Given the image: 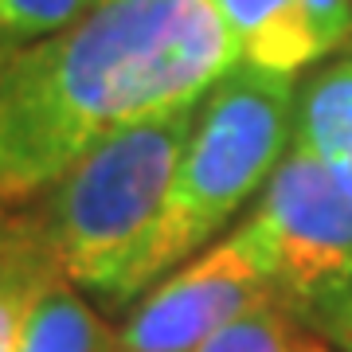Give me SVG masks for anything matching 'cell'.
I'll return each instance as SVG.
<instances>
[{
	"label": "cell",
	"mask_w": 352,
	"mask_h": 352,
	"mask_svg": "<svg viewBox=\"0 0 352 352\" xmlns=\"http://www.w3.org/2000/svg\"><path fill=\"white\" fill-rule=\"evenodd\" d=\"M239 63L212 0H102L0 59V208L36 200L94 145L200 102Z\"/></svg>",
	"instance_id": "1"
},
{
	"label": "cell",
	"mask_w": 352,
	"mask_h": 352,
	"mask_svg": "<svg viewBox=\"0 0 352 352\" xmlns=\"http://www.w3.org/2000/svg\"><path fill=\"white\" fill-rule=\"evenodd\" d=\"M196 106H176L106 138L32 200L63 278L110 309L153 286V239Z\"/></svg>",
	"instance_id": "2"
},
{
	"label": "cell",
	"mask_w": 352,
	"mask_h": 352,
	"mask_svg": "<svg viewBox=\"0 0 352 352\" xmlns=\"http://www.w3.org/2000/svg\"><path fill=\"white\" fill-rule=\"evenodd\" d=\"M294 75L235 63L204 94L153 239V282L196 254L243 204L266 188L294 141Z\"/></svg>",
	"instance_id": "3"
},
{
	"label": "cell",
	"mask_w": 352,
	"mask_h": 352,
	"mask_svg": "<svg viewBox=\"0 0 352 352\" xmlns=\"http://www.w3.org/2000/svg\"><path fill=\"white\" fill-rule=\"evenodd\" d=\"M243 231L274 298L302 325L352 298V200L298 133Z\"/></svg>",
	"instance_id": "4"
},
{
	"label": "cell",
	"mask_w": 352,
	"mask_h": 352,
	"mask_svg": "<svg viewBox=\"0 0 352 352\" xmlns=\"http://www.w3.org/2000/svg\"><path fill=\"white\" fill-rule=\"evenodd\" d=\"M270 294H274L270 278H266L247 231L235 227L227 239L188 258L176 274L161 278L129 309L126 325L118 329V349L196 352L227 321H235Z\"/></svg>",
	"instance_id": "5"
},
{
	"label": "cell",
	"mask_w": 352,
	"mask_h": 352,
	"mask_svg": "<svg viewBox=\"0 0 352 352\" xmlns=\"http://www.w3.org/2000/svg\"><path fill=\"white\" fill-rule=\"evenodd\" d=\"M212 8L235 39L239 63L298 75L325 55L302 0H212Z\"/></svg>",
	"instance_id": "6"
},
{
	"label": "cell",
	"mask_w": 352,
	"mask_h": 352,
	"mask_svg": "<svg viewBox=\"0 0 352 352\" xmlns=\"http://www.w3.org/2000/svg\"><path fill=\"white\" fill-rule=\"evenodd\" d=\"M63 274L32 200L0 208V352H16L24 314L39 286Z\"/></svg>",
	"instance_id": "7"
},
{
	"label": "cell",
	"mask_w": 352,
	"mask_h": 352,
	"mask_svg": "<svg viewBox=\"0 0 352 352\" xmlns=\"http://www.w3.org/2000/svg\"><path fill=\"white\" fill-rule=\"evenodd\" d=\"M294 133L317 153L337 188L352 200V55L314 71L298 87Z\"/></svg>",
	"instance_id": "8"
},
{
	"label": "cell",
	"mask_w": 352,
	"mask_h": 352,
	"mask_svg": "<svg viewBox=\"0 0 352 352\" xmlns=\"http://www.w3.org/2000/svg\"><path fill=\"white\" fill-rule=\"evenodd\" d=\"M16 352H122L102 314L82 298L75 282L51 274L32 298L16 337Z\"/></svg>",
	"instance_id": "9"
},
{
	"label": "cell",
	"mask_w": 352,
	"mask_h": 352,
	"mask_svg": "<svg viewBox=\"0 0 352 352\" xmlns=\"http://www.w3.org/2000/svg\"><path fill=\"white\" fill-rule=\"evenodd\" d=\"M305 344V325L270 294L235 321H227L196 352H302Z\"/></svg>",
	"instance_id": "10"
},
{
	"label": "cell",
	"mask_w": 352,
	"mask_h": 352,
	"mask_svg": "<svg viewBox=\"0 0 352 352\" xmlns=\"http://www.w3.org/2000/svg\"><path fill=\"white\" fill-rule=\"evenodd\" d=\"M98 0H0V47L16 51L55 36L94 8Z\"/></svg>",
	"instance_id": "11"
},
{
	"label": "cell",
	"mask_w": 352,
	"mask_h": 352,
	"mask_svg": "<svg viewBox=\"0 0 352 352\" xmlns=\"http://www.w3.org/2000/svg\"><path fill=\"white\" fill-rule=\"evenodd\" d=\"M314 20L321 51H337L352 43V0H302Z\"/></svg>",
	"instance_id": "12"
},
{
	"label": "cell",
	"mask_w": 352,
	"mask_h": 352,
	"mask_svg": "<svg viewBox=\"0 0 352 352\" xmlns=\"http://www.w3.org/2000/svg\"><path fill=\"white\" fill-rule=\"evenodd\" d=\"M305 329H314V333H321L325 340H333V344H340L344 352H352V298L321 309Z\"/></svg>",
	"instance_id": "13"
},
{
	"label": "cell",
	"mask_w": 352,
	"mask_h": 352,
	"mask_svg": "<svg viewBox=\"0 0 352 352\" xmlns=\"http://www.w3.org/2000/svg\"><path fill=\"white\" fill-rule=\"evenodd\" d=\"M302 352H329V349H325V344H321V340H309V344H305Z\"/></svg>",
	"instance_id": "14"
},
{
	"label": "cell",
	"mask_w": 352,
	"mask_h": 352,
	"mask_svg": "<svg viewBox=\"0 0 352 352\" xmlns=\"http://www.w3.org/2000/svg\"><path fill=\"white\" fill-rule=\"evenodd\" d=\"M0 55H8V51H4V47H0Z\"/></svg>",
	"instance_id": "15"
},
{
	"label": "cell",
	"mask_w": 352,
	"mask_h": 352,
	"mask_svg": "<svg viewBox=\"0 0 352 352\" xmlns=\"http://www.w3.org/2000/svg\"><path fill=\"white\" fill-rule=\"evenodd\" d=\"M0 59H4V55H0Z\"/></svg>",
	"instance_id": "16"
},
{
	"label": "cell",
	"mask_w": 352,
	"mask_h": 352,
	"mask_svg": "<svg viewBox=\"0 0 352 352\" xmlns=\"http://www.w3.org/2000/svg\"><path fill=\"white\" fill-rule=\"evenodd\" d=\"M98 4H102V0H98Z\"/></svg>",
	"instance_id": "17"
}]
</instances>
